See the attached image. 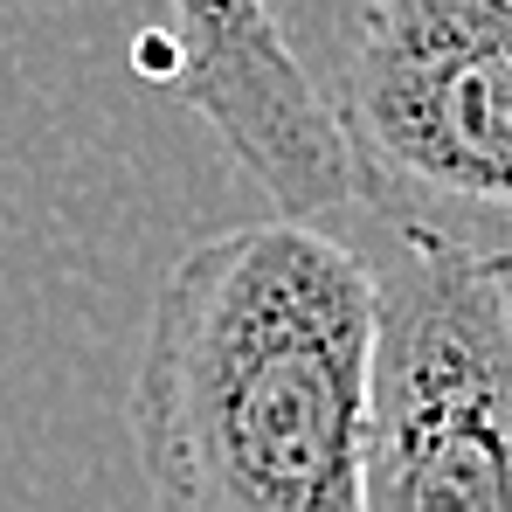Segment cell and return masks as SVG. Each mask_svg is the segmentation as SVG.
I'll list each match as a JSON object with an SVG mask.
<instances>
[{
  "instance_id": "6da1fadb",
  "label": "cell",
  "mask_w": 512,
  "mask_h": 512,
  "mask_svg": "<svg viewBox=\"0 0 512 512\" xmlns=\"http://www.w3.org/2000/svg\"><path fill=\"white\" fill-rule=\"evenodd\" d=\"M374 305L367 256L312 215L173 256L132 367L153 512H367Z\"/></svg>"
},
{
  "instance_id": "3957f363",
  "label": "cell",
  "mask_w": 512,
  "mask_h": 512,
  "mask_svg": "<svg viewBox=\"0 0 512 512\" xmlns=\"http://www.w3.org/2000/svg\"><path fill=\"white\" fill-rule=\"evenodd\" d=\"M367 512H512V263L402 236L374 270Z\"/></svg>"
},
{
  "instance_id": "277c9868",
  "label": "cell",
  "mask_w": 512,
  "mask_h": 512,
  "mask_svg": "<svg viewBox=\"0 0 512 512\" xmlns=\"http://www.w3.org/2000/svg\"><path fill=\"white\" fill-rule=\"evenodd\" d=\"M173 28L146 42V77L215 125L229 160L277 215H326L353 201V167L333 97L305 77L270 0H167Z\"/></svg>"
},
{
  "instance_id": "7a4b0ae2",
  "label": "cell",
  "mask_w": 512,
  "mask_h": 512,
  "mask_svg": "<svg viewBox=\"0 0 512 512\" xmlns=\"http://www.w3.org/2000/svg\"><path fill=\"white\" fill-rule=\"evenodd\" d=\"M326 97L353 201L512 263V0H360Z\"/></svg>"
}]
</instances>
